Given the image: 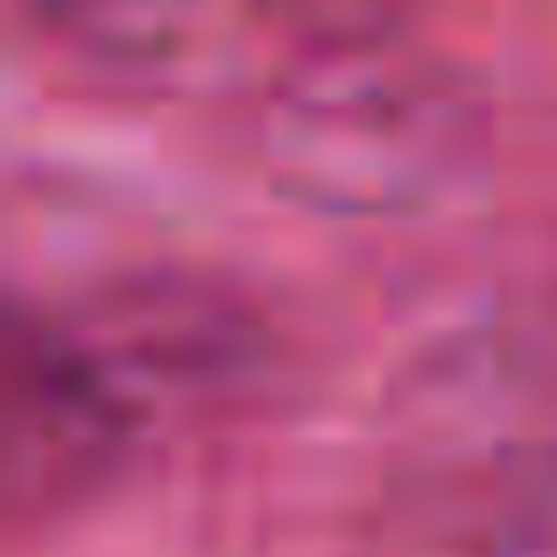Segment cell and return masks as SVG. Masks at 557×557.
Segmentation results:
<instances>
[{
    "label": "cell",
    "instance_id": "cell-3",
    "mask_svg": "<svg viewBox=\"0 0 557 557\" xmlns=\"http://www.w3.org/2000/svg\"><path fill=\"white\" fill-rule=\"evenodd\" d=\"M205 8L212 0H42L50 28L71 42L99 50L107 64H177L190 42L205 36Z\"/></svg>",
    "mask_w": 557,
    "mask_h": 557
},
{
    "label": "cell",
    "instance_id": "cell-4",
    "mask_svg": "<svg viewBox=\"0 0 557 557\" xmlns=\"http://www.w3.org/2000/svg\"><path fill=\"white\" fill-rule=\"evenodd\" d=\"M480 557H557V431L522 459V473L508 480Z\"/></svg>",
    "mask_w": 557,
    "mask_h": 557
},
{
    "label": "cell",
    "instance_id": "cell-2",
    "mask_svg": "<svg viewBox=\"0 0 557 557\" xmlns=\"http://www.w3.org/2000/svg\"><path fill=\"white\" fill-rule=\"evenodd\" d=\"M156 403L107 332L71 311H14L8 325V502L22 522L92 502L149 437Z\"/></svg>",
    "mask_w": 557,
    "mask_h": 557
},
{
    "label": "cell",
    "instance_id": "cell-1",
    "mask_svg": "<svg viewBox=\"0 0 557 557\" xmlns=\"http://www.w3.org/2000/svg\"><path fill=\"white\" fill-rule=\"evenodd\" d=\"M247 135L297 205L409 219L473 170L480 92L395 0H297L255 71Z\"/></svg>",
    "mask_w": 557,
    "mask_h": 557
}]
</instances>
